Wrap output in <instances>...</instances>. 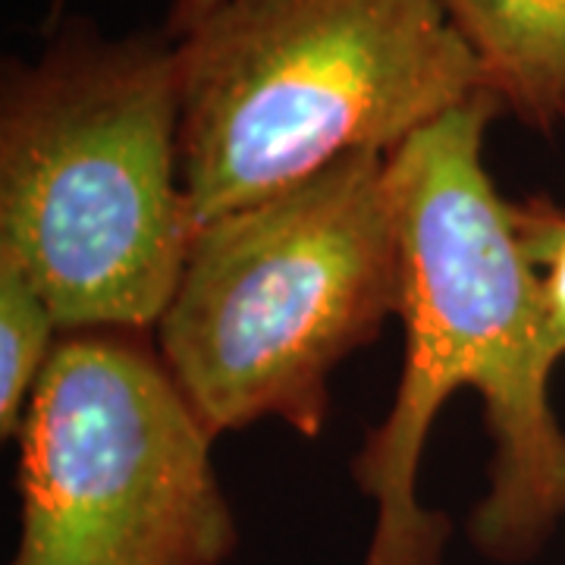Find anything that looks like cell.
I'll use <instances>...</instances> for the list:
<instances>
[{"instance_id":"cell-9","label":"cell","mask_w":565,"mask_h":565,"mask_svg":"<svg viewBox=\"0 0 565 565\" xmlns=\"http://www.w3.org/2000/svg\"><path fill=\"white\" fill-rule=\"evenodd\" d=\"M221 3L223 0H173V3H170V13H167V20H163V32L173 41H180L189 29H195V25H199L207 13H214Z\"/></svg>"},{"instance_id":"cell-8","label":"cell","mask_w":565,"mask_h":565,"mask_svg":"<svg viewBox=\"0 0 565 565\" xmlns=\"http://www.w3.org/2000/svg\"><path fill=\"white\" fill-rule=\"evenodd\" d=\"M519 243L537 286L544 343L553 364L565 355V211L550 199L512 202Z\"/></svg>"},{"instance_id":"cell-7","label":"cell","mask_w":565,"mask_h":565,"mask_svg":"<svg viewBox=\"0 0 565 565\" xmlns=\"http://www.w3.org/2000/svg\"><path fill=\"white\" fill-rule=\"evenodd\" d=\"M61 340V323L35 282L0 255V437H20L25 408Z\"/></svg>"},{"instance_id":"cell-5","label":"cell","mask_w":565,"mask_h":565,"mask_svg":"<svg viewBox=\"0 0 565 565\" xmlns=\"http://www.w3.org/2000/svg\"><path fill=\"white\" fill-rule=\"evenodd\" d=\"M10 565H223L214 437L139 330L61 333L20 427Z\"/></svg>"},{"instance_id":"cell-2","label":"cell","mask_w":565,"mask_h":565,"mask_svg":"<svg viewBox=\"0 0 565 565\" xmlns=\"http://www.w3.org/2000/svg\"><path fill=\"white\" fill-rule=\"evenodd\" d=\"M0 76V255L61 333L161 321L195 239L180 170V66L163 29L63 20Z\"/></svg>"},{"instance_id":"cell-10","label":"cell","mask_w":565,"mask_h":565,"mask_svg":"<svg viewBox=\"0 0 565 565\" xmlns=\"http://www.w3.org/2000/svg\"><path fill=\"white\" fill-rule=\"evenodd\" d=\"M63 3L66 0H51V17H47V32H54L63 22Z\"/></svg>"},{"instance_id":"cell-1","label":"cell","mask_w":565,"mask_h":565,"mask_svg":"<svg viewBox=\"0 0 565 565\" xmlns=\"http://www.w3.org/2000/svg\"><path fill=\"white\" fill-rule=\"evenodd\" d=\"M481 92L386 158L403 258L405 362L386 418L352 475L377 505L362 565H444L452 525L418 500L430 424L459 386H475L490 434L487 493L468 541L497 565L531 563L565 519V430L550 408L553 359L512 202L484 167L490 122Z\"/></svg>"},{"instance_id":"cell-4","label":"cell","mask_w":565,"mask_h":565,"mask_svg":"<svg viewBox=\"0 0 565 565\" xmlns=\"http://www.w3.org/2000/svg\"><path fill=\"white\" fill-rule=\"evenodd\" d=\"M386 158H340L195 230L154 345L214 440L262 418L315 440L330 374L399 315Z\"/></svg>"},{"instance_id":"cell-3","label":"cell","mask_w":565,"mask_h":565,"mask_svg":"<svg viewBox=\"0 0 565 565\" xmlns=\"http://www.w3.org/2000/svg\"><path fill=\"white\" fill-rule=\"evenodd\" d=\"M177 66L199 226L349 154H393L487 92L440 0H223Z\"/></svg>"},{"instance_id":"cell-6","label":"cell","mask_w":565,"mask_h":565,"mask_svg":"<svg viewBox=\"0 0 565 565\" xmlns=\"http://www.w3.org/2000/svg\"><path fill=\"white\" fill-rule=\"evenodd\" d=\"M503 110L534 132L565 122V0H440Z\"/></svg>"}]
</instances>
